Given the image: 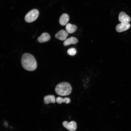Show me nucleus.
<instances>
[{
  "instance_id": "1",
  "label": "nucleus",
  "mask_w": 131,
  "mask_h": 131,
  "mask_svg": "<svg viewBox=\"0 0 131 131\" xmlns=\"http://www.w3.org/2000/svg\"><path fill=\"white\" fill-rule=\"evenodd\" d=\"M21 62L23 67L26 70L33 71L37 68L36 60L34 57L29 53H25L23 55Z\"/></svg>"
},
{
  "instance_id": "2",
  "label": "nucleus",
  "mask_w": 131,
  "mask_h": 131,
  "mask_svg": "<svg viewBox=\"0 0 131 131\" xmlns=\"http://www.w3.org/2000/svg\"><path fill=\"white\" fill-rule=\"evenodd\" d=\"M72 88L70 84L66 82L59 83L55 88L56 93L61 96H65L69 95L71 93Z\"/></svg>"
},
{
  "instance_id": "3",
  "label": "nucleus",
  "mask_w": 131,
  "mask_h": 131,
  "mask_svg": "<svg viewBox=\"0 0 131 131\" xmlns=\"http://www.w3.org/2000/svg\"><path fill=\"white\" fill-rule=\"evenodd\" d=\"M39 12L37 9H33L26 14L25 19V21L28 23L32 22L35 20L39 15Z\"/></svg>"
},
{
  "instance_id": "4",
  "label": "nucleus",
  "mask_w": 131,
  "mask_h": 131,
  "mask_svg": "<svg viewBox=\"0 0 131 131\" xmlns=\"http://www.w3.org/2000/svg\"><path fill=\"white\" fill-rule=\"evenodd\" d=\"M63 126L70 131H74L77 128V124L74 121H71L68 122L67 121H64L62 123Z\"/></svg>"
},
{
  "instance_id": "5",
  "label": "nucleus",
  "mask_w": 131,
  "mask_h": 131,
  "mask_svg": "<svg viewBox=\"0 0 131 131\" xmlns=\"http://www.w3.org/2000/svg\"><path fill=\"white\" fill-rule=\"evenodd\" d=\"M130 26V24L129 23H121L116 26V30L118 32H121L128 30Z\"/></svg>"
},
{
  "instance_id": "6",
  "label": "nucleus",
  "mask_w": 131,
  "mask_h": 131,
  "mask_svg": "<svg viewBox=\"0 0 131 131\" xmlns=\"http://www.w3.org/2000/svg\"><path fill=\"white\" fill-rule=\"evenodd\" d=\"M118 19L121 23H128L131 20L130 17L123 12H121L119 15Z\"/></svg>"
},
{
  "instance_id": "7",
  "label": "nucleus",
  "mask_w": 131,
  "mask_h": 131,
  "mask_svg": "<svg viewBox=\"0 0 131 131\" xmlns=\"http://www.w3.org/2000/svg\"><path fill=\"white\" fill-rule=\"evenodd\" d=\"M68 33L63 30L59 31L55 35V37L61 41H65L68 35Z\"/></svg>"
},
{
  "instance_id": "8",
  "label": "nucleus",
  "mask_w": 131,
  "mask_h": 131,
  "mask_svg": "<svg viewBox=\"0 0 131 131\" xmlns=\"http://www.w3.org/2000/svg\"><path fill=\"white\" fill-rule=\"evenodd\" d=\"M50 38V36L49 34L47 33H44L38 38L37 40L39 42L42 43L49 41Z\"/></svg>"
},
{
  "instance_id": "9",
  "label": "nucleus",
  "mask_w": 131,
  "mask_h": 131,
  "mask_svg": "<svg viewBox=\"0 0 131 131\" xmlns=\"http://www.w3.org/2000/svg\"><path fill=\"white\" fill-rule=\"evenodd\" d=\"M69 20V17L68 15L66 13L62 14L60 16L59 20V22L60 25L64 26L67 23Z\"/></svg>"
},
{
  "instance_id": "10",
  "label": "nucleus",
  "mask_w": 131,
  "mask_h": 131,
  "mask_svg": "<svg viewBox=\"0 0 131 131\" xmlns=\"http://www.w3.org/2000/svg\"><path fill=\"white\" fill-rule=\"evenodd\" d=\"M77 26L74 25L67 23L66 25V30L68 33L71 34L75 32L77 29Z\"/></svg>"
},
{
  "instance_id": "11",
  "label": "nucleus",
  "mask_w": 131,
  "mask_h": 131,
  "mask_svg": "<svg viewBox=\"0 0 131 131\" xmlns=\"http://www.w3.org/2000/svg\"><path fill=\"white\" fill-rule=\"evenodd\" d=\"M55 96L53 95H48L45 96L44 98V102L46 104L50 103H54L56 100Z\"/></svg>"
},
{
  "instance_id": "12",
  "label": "nucleus",
  "mask_w": 131,
  "mask_h": 131,
  "mask_svg": "<svg viewBox=\"0 0 131 131\" xmlns=\"http://www.w3.org/2000/svg\"><path fill=\"white\" fill-rule=\"evenodd\" d=\"M78 42L77 39L75 37H71L66 39L63 42L65 46H67L71 44H75Z\"/></svg>"
},
{
  "instance_id": "13",
  "label": "nucleus",
  "mask_w": 131,
  "mask_h": 131,
  "mask_svg": "<svg viewBox=\"0 0 131 131\" xmlns=\"http://www.w3.org/2000/svg\"><path fill=\"white\" fill-rule=\"evenodd\" d=\"M56 101L59 104H61L63 102H65L66 104H68L70 101V99L68 97L63 98L60 97H57L56 99Z\"/></svg>"
},
{
  "instance_id": "14",
  "label": "nucleus",
  "mask_w": 131,
  "mask_h": 131,
  "mask_svg": "<svg viewBox=\"0 0 131 131\" xmlns=\"http://www.w3.org/2000/svg\"><path fill=\"white\" fill-rule=\"evenodd\" d=\"M67 52L69 55L71 56H73L76 54V51L75 48H71L68 49Z\"/></svg>"
}]
</instances>
